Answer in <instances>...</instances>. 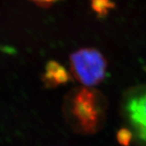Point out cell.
I'll return each mask as SVG.
<instances>
[{
    "label": "cell",
    "mask_w": 146,
    "mask_h": 146,
    "mask_svg": "<svg viewBox=\"0 0 146 146\" xmlns=\"http://www.w3.org/2000/svg\"><path fill=\"white\" fill-rule=\"evenodd\" d=\"M107 103L100 91L78 87L65 96L64 114L76 131L84 134L97 132L105 122Z\"/></svg>",
    "instance_id": "1"
},
{
    "label": "cell",
    "mask_w": 146,
    "mask_h": 146,
    "mask_svg": "<svg viewBox=\"0 0 146 146\" xmlns=\"http://www.w3.org/2000/svg\"><path fill=\"white\" fill-rule=\"evenodd\" d=\"M70 64L74 78L86 87L97 85L106 78L107 61L96 48H85L74 52L70 56Z\"/></svg>",
    "instance_id": "2"
},
{
    "label": "cell",
    "mask_w": 146,
    "mask_h": 146,
    "mask_svg": "<svg viewBox=\"0 0 146 146\" xmlns=\"http://www.w3.org/2000/svg\"><path fill=\"white\" fill-rule=\"evenodd\" d=\"M122 110L137 137L146 144V87L125 96Z\"/></svg>",
    "instance_id": "3"
},
{
    "label": "cell",
    "mask_w": 146,
    "mask_h": 146,
    "mask_svg": "<svg viewBox=\"0 0 146 146\" xmlns=\"http://www.w3.org/2000/svg\"><path fill=\"white\" fill-rule=\"evenodd\" d=\"M71 80L70 73L62 65L55 61L48 62L42 81L47 88H55L59 85L65 84Z\"/></svg>",
    "instance_id": "4"
},
{
    "label": "cell",
    "mask_w": 146,
    "mask_h": 146,
    "mask_svg": "<svg viewBox=\"0 0 146 146\" xmlns=\"http://www.w3.org/2000/svg\"><path fill=\"white\" fill-rule=\"evenodd\" d=\"M91 7L99 18L106 17L115 7L113 0H91Z\"/></svg>",
    "instance_id": "5"
},
{
    "label": "cell",
    "mask_w": 146,
    "mask_h": 146,
    "mask_svg": "<svg viewBox=\"0 0 146 146\" xmlns=\"http://www.w3.org/2000/svg\"><path fill=\"white\" fill-rule=\"evenodd\" d=\"M131 133L129 130L126 128H122L119 130L117 133V140L119 143L122 145L128 146L131 139Z\"/></svg>",
    "instance_id": "6"
},
{
    "label": "cell",
    "mask_w": 146,
    "mask_h": 146,
    "mask_svg": "<svg viewBox=\"0 0 146 146\" xmlns=\"http://www.w3.org/2000/svg\"><path fill=\"white\" fill-rule=\"evenodd\" d=\"M31 1L33 2L34 3L36 4L37 5L40 6V7H50L55 2L60 1V0H31Z\"/></svg>",
    "instance_id": "7"
}]
</instances>
